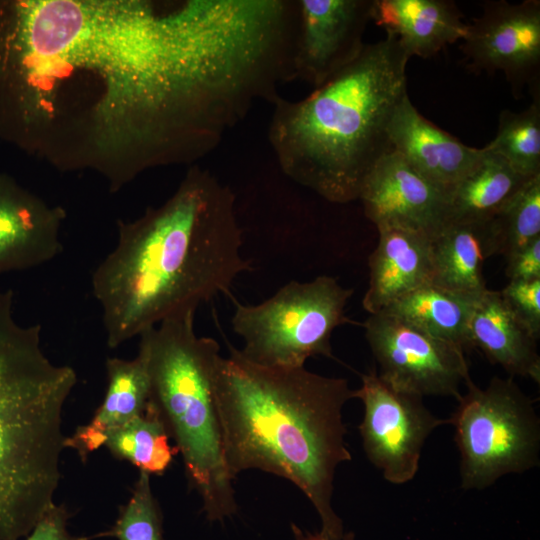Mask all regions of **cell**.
<instances>
[{
	"mask_svg": "<svg viewBox=\"0 0 540 540\" xmlns=\"http://www.w3.org/2000/svg\"><path fill=\"white\" fill-rule=\"evenodd\" d=\"M260 58L236 0L0 4V86L30 143L110 189L193 164L253 107Z\"/></svg>",
	"mask_w": 540,
	"mask_h": 540,
	"instance_id": "1",
	"label": "cell"
},
{
	"mask_svg": "<svg viewBox=\"0 0 540 540\" xmlns=\"http://www.w3.org/2000/svg\"><path fill=\"white\" fill-rule=\"evenodd\" d=\"M117 229L115 248L91 277L110 348L196 311L252 270L241 251L235 193L198 165L162 205L134 221H118Z\"/></svg>",
	"mask_w": 540,
	"mask_h": 540,
	"instance_id": "2",
	"label": "cell"
},
{
	"mask_svg": "<svg viewBox=\"0 0 540 540\" xmlns=\"http://www.w3.org/2000/svg\"><path fill=\"white\" fill-rule=\"evenodd\" d=\"M214 398L227 469L261 470L289 480L315 508L321 532L343 536L332 507L338 466L351 460L344 405L354 390L344 378L302 367L264 366L230 347L217 359Z\"/></svg>",
	"mask_w": 540,
	"mask_h": 540,
	"instance_id": "3",
	"label": "cell"
},
{
	"mask_svg": "<svg viewBox=\"0 0 540 540\" xmlns=\"http://www.w3.org/2000/svg\"><path fill=\"white\" fill-rule=\"evenodd\" d=\"M409 59L386 35L305 98L279 96L268 140L280 171L331 203L357 200L371 169L393 150L388 125L408 94Z\"/></svg>",
	"mask_w": 540,
	"mask_h": 540,
	"instance_id": "4",
	"label": "cell"
},
{
	"mask_svg": "<svg viewBox=\"0 0 540 540\" xmlns=\"http://www.w3.org/2000/svg\"><path fill=\"white\" fill-rule=\"evenodd\" d=\"M14 293L0 291V540H20L54 504L66 437L62 411L75 370L54 364L41 326L14 318Z\"/></svg>",
	"mask_w": 540,
	"mask_h": 540,
	"instance_id": "5",
	"label": "cell"
},
{
	"mask_svg": "<svg viewBox=\"0 0 540 540\" xmlns=\"http://www.w3.org/2000/svg\"><path fill=\"white\" fill-rule=\"evenodd\" d=\"M195 313L177 314L145 330L138 351L148 368L149 402L175 441L189 486L200 496L206 519L222 522L238 506L214 398L220 346L214 338L197 336Z\"/></svg>",
	"mask_w": 540,
	"mask_h": 540,
	"instance_id": "6",
	"label": "cell"
},
{
	"mask_svg": "<svg viewBox=\"0 0 540 540\" xmlns=\"http://www.w3.org/2000/svg\"><path fill=\"white\" fill-rule=\"evenodd\" d=\"M353 289L336 278L290 281L255 305L236 303L231 324L242 338L240 352L264 366L302 367L315 356L333 358V331L351 320L345 315Z\"/></svg>",
	"mask_w": 540,
	"mask_h": 540,
	"instance_id": "7",
	"label": "cell"
},
{
	"mask_svg": "<svg viewBox=\"0 0 540 540\" xmlns=\"http://www.w3.org/2000/svg\"><path fill=\"white\" fill-rule=\"evenodd\" d=\"M447 420L460 453L461 487L482 490L502 476L539 464L540 421L530 398L512 377H493L478 387L472 380Z\"/></svg>",
	"mask_w": 540,
	"mask_h": 540,
	"instance_id": "8",
	"label": "cell"
},
{
	"mask_svg": "<svg viewBox=\"0 0 540 540\" xmlns=\"http://www.w3.org/2000/svg\"><path fill=\"white\" fill-rule=\"evenodd\" d=\"M378 375L397 390L424 396L461 397L471 380L465 351L386 312L363 323Z\"/></svg>",
	"mask_w": 540,
	"mask_h": 540,
	"instance_id": "9",
	"label": "cell"
},
{
	"mask_svg": "<svg viewBox=\"0 0 540 540\" xmlns=\"http://www.w3.org/2000/svg\"><path fill=\"white\" fill-rule=\"evenodd\" d=\"M354 398L364 406L359 432L369 461L391 484L411 481L427 438L447 420L435 416L423 397L395 389L373 370L361 375Z\"/></svg>",
	"mask_w": 540,
	"mask_h": 540,
	"instance_id": "10",
	"label": "cell"
},
{
	"mask_svg": "<svg viewBox=\"0 0 540 540\" xmlns=\"http://www.w3.org/2000/svg\"><path fill=\"white\" fill-rule=\"evenodd\" d=\"M482 14L468 24L460 48L474 71L502 72L514 94L538 89L540 1H485Z\"/></svg>",
	"mask_w": 540,
	"mask_h": 540,
	"instance_id": "11",
	"label": "cell"
},
{
	"mask_svg": "<svg viewBox=\"0 0 540 540\" xmlns=\"http://www.w3.org/2000/svg\"><path fill=\"white\" fill-rule=\"evenodd\" d=\"M373 0H298L295 79L313 89L353 62L365 47Z\"/></svg>",
	"mask_w": 540,
	"mask_h": 540,
	"instance_id": "12",
	"label": "cell"
},
{
	"mask_svg": "<svg viewBox=\"0 0 540 540\" xmlns=\"http://www.w3.org/2000/svg\"><path fill=\"white\" fill-rule=\"evenodd\" d=\"M448 198L392 150L371 169L358 199L377 229L400 227L432 239L448 222Z\"/></svg>",
	"mask_w": 540,
	"mask_h": 540,
	"instance_id": "13",
	"label": "cell"
},
{
	"mask_svg": "<svg viewBox=\"0 0 540 540\" xmlns=\"http://www.w3.org/2000/svg\"><path fill=\"white\" fill-rule=\"evenodd\" d=\"M65 218L60 206L0 175V274L31 269L61 254Z\"/></svg>",
	"mask_w": 540,
	"mask_h": 540,
	"instance_id": "14",
	"label": "cell"
},
{
	"mask_svg": "<svg viewBox=\"0 0 540 540\" xmlns=\"http://www.w3.org/2000/svg\"><path fill=\"white\" fill-rule=\"evenodd\" d=\"M388 136L393 151L448 196L484 153V147L467 146L427 120L408 94L393 113Z\"/></svg>",
	"mask_w": 540,
	"mask_h": 540,
	"instance_id": "15",
	"label": "cell"
},
{
	"mask_svg": "<svg viewBox=\"0 0 540 540\" xmlns=\"http://www.w3.org/2000/svg\"><path fill=\"white\" fill-rule=\"evenodd\" d=\"M378 243L368 259L369 283L362 305L369 314L386 309L406 294L430 284L432 239L400 227L377 229Z\"/></svg>",
	"mask_w": 540,
	"mask_h": 540,
	"instance_id": "16",
	"label": "cell"
},
{
	"mask_svg": "<svg viewBox=\"0 0 540 540\" xmlns=\"http://www.w3.org/2000/svg\"><path fill=\"white\" fill-rule=\"evenodd\" d=\"M453 1L373 0L371 20L397 38L407 55L429 58L464 39L468 24Z\"/></svg>",
	"mask_w": 540,
	"mask_h": 540,
	"instance_id": "17",
	"label": "cell"
},
{
	"mask_svg": "<svg viewBox=\"0 0 540 540\" xmlns=\"http://www.w3.org/2000/svg\"><path fill=\"white\" fill-rule=\"evenodd\" d=\"M470 348H478L509 375L540 383L537 340L504 304L499 291L487 289L476 301L469 325Z\"/></svg>",
	"mask_w": 540,
	"mask_h": 540,
	"instance_id": "18",
	"label": "cell"
},
{
	"mask_svg": "<svg viewBox=\"0 0 540 540\" xmlns=\"http://www.w3.org/2000/svg\"><path fill=\"white\" fill-rule=\"evenodd\" d=\"M107 389L93 418L65 439V447L77 451L82 461L104 446L107 435L146 409L150 379L145 357L138 351L132 360L108 358Z\"/></svg>",
	"mask_w": 540,
	"mask_h": 540,
	"instance_id": "19",
	"label": "cell"
},
{
	"mask_svg": "<svg viewBox=\"0 0 540 540\" xmlns=\"http://www.w3.org/2000/svg\"><path fill=\"white\" fill-rule=\"evenodd\" d=\"M492 255L490 220L480 223L448 222L432 238L431 284L458 294L479 297L488 289L483 264Z\"/></svg>",
	"mask_w": 540,
	"mask_h": 540,
	"instance_id": "20",
	"label": "cell"
},
{
	"mask_svg": "<svg viewBox=\"0 0 540 540\" xmlns=\"http://www.w3.org/2000/svg\"><path fill=\"white\" fill-rule=\"evenodd\" d=\"M528 179L485 146L479 161L449 194L448 222L491 220Z\"/></svg>",
	"mask_w": 540,
	"mask_h": 540,
	"instance_id": "21",
	"label": "cell"
},
{
	"mask_svg": "<svg viewBox=\"0 0 540 540\" xmlns=\"http://www.w3.org/2000/svg\"><path fill=\"white\" fill-rule=\"evenodd\" d=\"M479 297L458 294L430 283L406 294L381 312L397 316L465 351L470 348L468 325Z\"/></svg>",
	"mask_w": 540,
	"mask_h": 540,
	"instance_id": "22",
	"label": "cell"
},
{
	"mask_svg": "<svg viewBox=\"0 0 540 540\" xmlns=\"http://www.w3.org/2000/svg\"><path fill=\"white\" fill-rule=\"evenodd\" d=\"M169 438L159 413L148 402L143 413L111 431L104 446L114 457L130 462L140 471L161 475L178 453Z\"/></svg>",
	"mask_w": 540,
	"mask_h": 540,
	"instance_id": "23",
	"label": "cell"
},
{
	"mask_svg": "<svg viewBox=\"0 0 540 540\" xmlns=\"http://www.w3.org/2000/svg\"><path fill=\"white\" fill-rule=\"evenodd\" d=\"M520 175L540 174V97L534 90L532 103L521 112L503 110L495 138L486 145Z\"/></svg>",
	"mask_w": 540,
	"mask_h": 540,
	"instance_id": "24",
	"label": "cell"
},
{
	"mask_svg": "<svg viewBox=\"0 0 540 540\" xmlns=\"http://www.w3.org/2000/svg\"><path fill=\"white\" fill-rule=\"evenodd\" d=\"M494 255L509 257L540 237V174L529 178L490 220Z\"/></svg>",
	"mask_w": 540,
	"mask_h": 540,
	"instance_id": "25",
	"label": "cell"
},
{
	"mask_svg": "<svg viewBox=\"0 0 540 540\" xmlns=\"http://www.w3.org/2000/svg\"><path fill=\"white\" fill-rule=\"evenodd\" d=\"M101 536L117 540H165L161 510L153 495L148 473L140 471L131 496L121 507L114 525L96 535Z\"/></svg>",
	"mask_w": 540,
	"mask_h": 540,
	"instance_id": "26",
	"label": "cell"
},
{
	"mask_svg": "<svg viewBox=\"0 0 540 540\" xmlns=\"http://www.w3.org/2000/svg\"><path fill=\"white\" fill-rule=\"evenodd\" d=\"M499 293L508 310L529 334L538 340L540 337V279L509 281Z\"/></svg>",
	"mask_w": 540,
	"mask_h": 540,
	"instance_id": "27",
	"label": "cell"
},
{
	"mask_svg": "<svg viewBox=\"0 0 540 540\" xmlns=\"http://www.w3.org/2000/svg\"><path fill=\"white\" fill-rule=\"evenodd\" d=\"M69 511L55 503L37 521L24 540H91L92 536H74L67 529Z\"/></svg>",
	"mask_w": 540,
	"mask_h": 540,
	"instance_id": "28",
	"label": "cell"
},
{
	"mask_svg": "<svg viewBox=\"0 0 540 540\" xmlns=\"http://www.w3.org/2000/svg\"><path fill=\"white\" fill-rule=\"evenodd\" d=\"M509 281L540 279V237L506 258Z\"/></svg>",
	"mask_w": 540,
	"mask_h": 540,
	"instance_id": "29",
	"label": "cell"
},
{
	"mask_svg": "<svg viewBox=\"0 0 540 540\" xmlns=\"http://www.w3.org/2000/svg\"><path fill=\"white\" fill-rule=\"evenodd\" d=\"M292 530L295 535L296 540H355L352 532H345L341 538H332L322 533H309L302 531L296 525H292Z\"/></svg>",
	"mask_w": 540,
	"mask_h": 540,
	"instance_id": "30",
	"label": "cell"
}]
</instances>
